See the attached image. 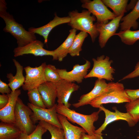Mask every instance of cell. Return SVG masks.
Instances as JSON below:
<instances>
[{"label":"cell","instance_id":"obj_1","mask_svg":"<svg viewBox=\"0 0 139 139\" xmlns=\"http://www.w3.org/2000/svg\"><path fill=\"white\" fill-rule=\"evenodd\" d=\"M7 3L4 0L0 1V16L4 20L5 26L3 29L10 33L17 40V47H22L37 40L35 34L26 30L17 22L13 15L7 12Z\"/></svg>","mask_w":139,"mask_h":139},{"label":"cell","instance_id":"obj_2","mask_svg":"<svg viewBox=\"0 0 139 139\" xmlns=\"http://www.w3.org/2000/svg\"><path fill=\"white\" fill-rule=\"evenodd\" d=\"M97 111L93 112L89 115H85L72 110L65 106L62 103H58L56 106L57 113L65 116L67 120L81 126L90 135L94 134L95 127L94 125L99 117V114L102 110L99 109Z\"/></svg>","mask_w":139,"mask_h":139},{"label":"cell","instance_id":"obj_3","mask_svg":"<svg viewBox=\"0 0 139 139\" xmlns=\"http://www.w3.org/2000/svg\"><path fill=\"white\" fill-rule=\"evenodd\" d=\"M89 11L84 10L79 13L75 10L70 12L68 16L70 21L68 23L72 29L80 30L88 33L90 35L92 42L95 41L96 38L99 35L95 23H93L96 18Z\"/></svg>","mask_w":139,"mask_h":139},{"label":"cell","instance_id":"obj_4","mask_svg":"<svg viewBox=\"0 0 139 139\" xmlns=\"http://www.w3.org/2000/svg\"><path fill=\"white\" fill-rule=\"evenodd\" d=\"M33 113L32 110L28 106L25 105L19 97L14 110V125L21 133L29 135L35 129L36 126L33 124L31 118Z\"/></svg>","mask_w":139,"mask_h":139},{"label":"cell","instance_id":"obj_5","mask_svg":"<svg viewBox=\"0 0 139 139\" xmlns=\"http://www.w3.org/2000/svg\"><path fill=\"white\" fill-rule=\"evenodd\" d=\"M131 101L124 85L118 82L114 87L102 93L90 103L92 107L99 108L103 104L110 103H119Z\"/></svg>","mask_w":139,"mask_h":139},{"label":"cell","instance_id":"obj_6","mask_svg":"<svg viewBox=\"0 0 139 139\" xmlns=\"http://www.w3.org/2000/svg\"><path fill=\"white\" fill-rule=\"evenodd\" d=\"M92 60L93 67L84 78L96 77L111 81L114 80L113 74L115 70L111 66L113 61L110 60L109 57L102 55L97 57L96 59L93 58Z\"/></svg>","mask_w":139,"mask_h":139},{"label":"cell","instance_id":"obj_7","mask_svg":"<svg viewBox=\"0 0 139 139\" xmlns=\"http://www.w3.org/2000/svg\"><path fill=\"white\" fill-rule=\"evenodd\" d=\"M47 65L45 62L38 67H32L28 66L24 68L25 80L22 86L24 91L38 88L42 84L46 82L44 75V70Z\"/></svg>","mask_w":139,"mask_h":139},{"label":"cell","instance_id":"obj_8","mask_svg":"<svg viewBox=\"0 0 139 139\" xmlns=\"http://www.w3.org/2000/svg\"><path fill=\"white\" fill-rule=\"evenodd\" d=\"M82 1V7L88 10L97 19V22L107 23L109 20H112L116 16L100 0Z\"/></svg>","mask_w":139,"mask_h":139},{"label":"cell","instance_id":"obj_9","mask_svg":"<svg viewBox=\"0 0 139 139\" xmlns=\"http://www.w3.org/2000/svg\"><path fill=\"white\" fill-rule=\"evenodd\" d=\"M57 105L56 104L52 108L48 109L38 107L28 103L27 106L33 112L31 118L33 124H34L39 121H42L63 129L57 117Z\"/></svg>","mask_w":139,"mask_h":139},{"label":"cell","instance_id":"obj_10","mask_svg":"<svg viewBox=\"0 0 139 139\" xmlns=\"http://www.w3.org/2000/svg\"><path fill=\"white\" fill-rule=\"evenodd\" d=\"M118 83L111 82L107 83L105 80L98 79L95 81L93 89L87 93L82 95L78 102L72 105L75 107L77 108L89 104L93 100L102 93L114 87Z\"/></svg>","mask_w":139,"mask_h":139},{"label":"cell","instance_id":"obj_11","mask_svg":"<svg viewBox=\"0 0 139 139\" xmlns=\"http://www.w3.org/2000/svg\"><path fill=\"white\" fill-rule=\"evenodd\" d=\"M103 111L105 115V119L104 123L98 129L95 130L94 134L102 135V132L109 124L113 121L119 120L126 121L130 127L134 126L136 124L133 118L128 113H124L119 111L115 107L113 108L115 112H112L105 108L102 105L99 108Z\"/></svg>","mask_w":139,"mask_h":139},{"label":"cell","instance_id":"obj_12","mask_svg":"<svg viewBox=\"0 0 139 139\" xmlns=\"http://www.w3.org/2000/svg\"><path fill=\"white\" fill-rule=\"evenodd\" d=\"M124 15L116 17L107 23H95L96 28L99 32L98 41L101 48L104 47L109 39L116 33L119 23Z\"/></svg>","mask_w":139,"mask_h":139},{"label":"cell","instance_id":"obj_13","mask_svg":"<svg viewBox=\"0 0 139 139\" xmlns=\"http://www.w3.org/2000/svg\"><path fill=\"white\" fill-rule=\"evenodd\" d=\"M91 65L90 61L86 60L85 63L83 65L77 64L74 65L71 71H67L66 69L57 68V70L62 79L80 83L82 82L88 74L87 72L90 67Z\"/></svg>","mask_w":139,"mask_h":139},{"label":"cell","instance_id":"obj_14","mask_svg":"<svg viewBox=\"0 0 139 139\" xmlns=\"http://www.w3.org/2000/svg\"><path fill=\"white\" fill-rule=\"evenodd\" d=\"M44 43L39 40H36L22 47H17L13 50L14 56L17 57L25 54H32L36 56H51L53 57L54 50L45 49Z\"/></svg>","mask_w":139,"mask_h":139},{"label":"cell","instance_id":"obj_15","mask_svg":"<svg viewBox=\"0 0 139 139\" xmlns=\"http://www.w3.org/2000/svg\"><path fill=\"white\" fill-rule=\"evenodd\" d=\"M58 103H62L70 108L71 104L68 101L73 92L78 90L79 86L74 82L62 79L56 83Z\"/></svg>","mask_w":139,"mask_h":139},{"label":"cell","instance_id":"obj_16","mask_svg":"<svg viewBox=\"0 0 139 139\" xmlns=\"http://www.w3.org/2000/svg\"><path fill=\"white\" fill-rule=\"evenodd\" d=\"M21 93V90L18 89L8 94L9 99L7 104L4 108L0 110V120L1 122L15 124V108L17 100Z\"/></svg>","mask_w":139,"mask_h":139},{"label":"cell","instance_id":"obj_17","mask_svg":"<svg viewBox=\"0 0 139 139\" xmlns=\"http://www.w3.org/2000/svg\"><path fill=\"white\" fill-rule=\"evenodd\" d=\"M38 89L46 108H50L54 106L57 98L56 83L46 82Z\"/></svg>","mask_w":139,"mask_h":139},{"label":"cell","instance_id":"obj_18","mask_svg":"<svg viewBox=\"0 0 139 139\" xmlns=\"http://www.w3.org/2000/svg\"><path fill=\"white\" fill-rule=\"evenodd\" d=\"M54 15L53 19L47 24L37 28H30L28 29V31L42 36L44 39V43H46L48 41L49 34L54 28L61 24L68 23L70 21V18L68 16L60 17L58 16L56 13H55Z\"/></svg>","mask_w":139,"mask_h":139},{"label":"cell","instance_id":"obj_19","mask_svg":"<svg viewBox=\"0 0 139 139\" xmlns=\"http://www.w3.org/2000/svg\"><path fill=\"white\" fill-rule=\"evenodd\" d=\"M57 116L64 130L65 139H80L82 134L86 133L82 127L71 124L64 116L57 113Z\"/></svg>","mask_w":139,"mask_h":139},{"label":"cell","instance_id":"obj_20","mask_svg":"<svg viewBox=\"0 0 139 139\" xmlns=\"http://www.w3.org/2000/svg\"><path fill=\"white\" fill-rule=\"evenodd\" d=\"M13 61L16 69V73L15 76L12 73L7 74L6 77L8 79V85L12 91L18 89L22 86L25 81V77L23 74L24 69L23 66L15 59H13Z\"/></svg>","mask_w":139,"mask_h":139},{"label":"cell","instance_id":"obj_21","mask_svg":"<svg viewBox=\"0 0 139 139\" xmlns=\"http://www.w3.org/2000/svg\"><path fill=\"white\" fill-rule=\"evenodd\" d=\"M77 30L72 29L69 31V34L65 41L58 47L54 50L53 57V60L62 61L69 54L70 50L76 34Z\"/></svg>","mask_w":139,"mask_h":139},{"label":"cell","instance_id":"obj_22","mask_svg":"<svg viewBox=\"0 0 139 139\" xmlns=\"http://www.w3.org/2000/svg\"><path fill=\"white\" fill-rule=\"evenodd\" d=\"M139 18V0L138 1L134 8L129 13L121 19L122 22L120 24L121 31L137 28L138 23L137 20Z\"/></svg>","mask_w":139,"mask_h":139},{"label":"cell","instance_id":"obj_23","mask_svg":"<svg viewBox=\"0 0 139 139\" xmlns=\"http://www.w3.org/2000/svg\"><path fill=\"white\" fill-rule=\"evenodd\" d=\"M21 133L14 124L0 123V139H17Z\"/></svg>","mask_w":139,"mask_h":139},{"label":"cell","instance_id":"obj_24","mask_svg":"<svg viewBox=\"0 0 139 139\" xmlns=\"http://www.w3.org/2000/svg\"><path fill=\"white\" fill-rule=\"evenodd\" d=\"M106 6L111 8L116 17L124 15L127 12V7L128 0H102Z\"/></svg>","mask_w":139,"mask_h":139},{"label":"cell","instance_id":"obj_25","mask_svg":"<svg viewBox=\"0 0 139 139\" xmlns=\"http://www.w3.org/2000/svg\"><path fill=\"white\" fill-rule=\"evenodd\" d=\"M114 35L118 36L125 44L132 45L139 40V30L132 31L130 29L120 31Z\"/></svg>","mask_w":139,"mask_h":139},{"label":"cell","instance_id":"obj_26","mask_svg":"<svg viewBox=\"0 0 139 139\" xmlns=\"http://www.w3.org/2000/svg\"><path fill=\"white\" fill-rule=\"evenodd\" d=\"M88 36L87 32L82 31L76 35L69 52L71 56L80 55V52L82 50L83 44Z\"/></svg>","mask_w":139,"mask_h":139},{"label":"cell","instance_id":"obj_27","mask_svg":"<svg viewBox=\"0 0 139 139\" xmlns=\"http://www.w3.org/2000/svg\"><path fill=\"white\" fill-rule=\"evenodd\" d=\"M38 123L49 132L51 135L50 139H65L63 129L45 121H39Z\"/></svg>","mask_w":139,"mask_h":139},{"label":"cell","instance_id":"obj_28","mask_svg":"<svg viewBox=\"0 0 139 139\" xmlns=\"http://www.w3.org/2000/svg\"><path fill=\"white\" fill-rule=\"evenodd\" d=\"M125 107L136 124L139 121V98L127 102Z\"/></svg>","mask_w":139,"mask_h":139},{"label":"cell","instance_id":"obj_29","mask_svg":"<svg viewBox=\"0 0 139 139\" xmlns=\"http://www.w3.org/2000/svg\"><path fill=\"white\" fill-rule=\"evenodd\" d=\"M44 75L47 82L56 83L62 79L55 66L51 64L46 65L44 70Z\"/></svg>","mask_w":139,"mask_h":139},{"label":"cell","instance_id":"obj_30","mask_svg":"<svg viewBox=\"0 0 139 139\" xmlns=\"http://www.w3.org/2000/svg\"><path fill=\"white\" fill-rule=\"evenodd\" d=\"M27 94L31 104L38 107L46 108L38 88L28 91Z\"/></svg>","mask_w":139,"mask_h":139},{"label":"cell","instance_id":"obj_31","mask_svg":"<svg viewBox=\"0 0 139 139\" xmlns=\"http://www.w3.org/2000/svg\"><path fill=\"white\" fill-rule=\"evenodd\" d=\"M47 131L45 127L38 124L31 133L28 135L21 133L17 139H42V135Z\"/></svg>","mask_w":139,"mask_h":139},{"label":"cell","instance_id":"obj_32","mask_svg":"<svg viewBox=\"0 0 139 139\" xmlns=\"http://www.w3.org/2000/svg\"><path fill=\"white\" fill-rule=\"evenodd\" d=\"M139 76V61L136 64L134 70L131 73L124 77L120 81L127 79L134 78Z\"/></svg>","mask_w":139,"mask_h":139},{"label":"cell","instance_id":"obj_33","mask_svg":"<svg viewBox=\"0 0 139 139\" xmlns=\"http://www.w3.org/2000/svg\"><path fill=\"white\" fill-rule=\"evenodd\" d=\"M125 90L131 101L139 98V89H127Z\"/></svg>","mask_w":139,"mask_h":139},{"label":"cell","instance_id":"obj_34","mask_svg":"<svg viewBox=\"0 0 139 139\" xmlns=\"http://www.w3.org/2000/svg\"><path fill=\"white\" fill-rule=\"evenodd\" d=\"M8 84L0 80V92L2 94H8L12 92Z\"/></svg>","mask_w":139,"mask_h":139},{"label":"cell","instance_id":"obj_35","mask_svg":"<svg viewBox=\"0 0 139 139\" xmlns=\"http://www.w3.org/2000/svg\"><path fill=\"white\" fill-rule=\"evenodd\" d=\"M9 99L8 94L0 95V110L4 108L7 104Z\"/></svg>","mask_w":139,"mask_h":139},{"label":"cell","instance_id":"obj_36","mask_svg":"<svg viewBox=\"0 0 139 139\" xmlns=\"http://www.w3.org/2000/svg\"><path fill=\"white\" fill-rule=\"evenodd\" d=\"M80 139H103L102 135L94 134L92 135L86 134V133L82 134Z\"/></svg>","mask_w":139,"mask_h":139},{"label":"cell","instance_id":"obj_37","mask_svg":"<svg viewBox=\"0 0 139 139\" xmlns=\"http://www.w3.org/2000/svg\"><path fill=\"white\" fill-rule=\"evenodd\" d=\"M138 0H131L129 4L127 5V10L128 11L131 9L132 10L135 6Z\"/></svg>","mask_w":139,"mask_h":139}]
</instances>
